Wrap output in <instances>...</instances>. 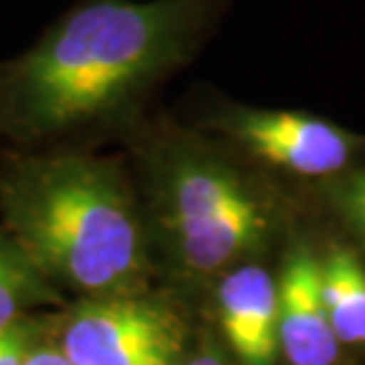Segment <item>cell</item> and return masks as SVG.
<instances>
[{
    "label": "cell",
    "mask_w": 365,
    "mask_h": 365,
    "mask_svg": "<svg viewBox=\"0 0 365 365\" xmlns=\"http://www.w3.org/2000/svg\"><path fill=\"white\" fill-rule=\"evenodd\" d=\"M232 0H74L0 60V138L12 150H83L195 60Z\"/></svg>",
    "instance_id": "cell-1"
},
{
    "label": "cell",
    "mask_w": 365,
    "mask_h": 365,
    "mask_svg": "<svg viewBox=\"0 0 365 365\" xmlns=\"http://www.w3.org/2000/svg\"><path fill=\"white\" fill-rule=\"evenodd\" d=\"M0 225L43 277L83 297L133 292L145 223L121 162L86 150L0 155Z\"/></svg>",
    "instance_id": "cell-2"
},
{
    "label": "cell",
    "mask_w": 365,
    "mask_h": 365,
    "mask_svg": "<svg viewBox=\"0 0 365 365\" xmlns=\"http://www.w3.org/2000/svg\"><path fill=\"white\" fill-rule=\"evenodd\" d=\"M140 162L162 235L187 273L221 271L264 240L268 216L257 190L195 135L150 138Z\"/></svg>",
    "instance_id": "cell-3"
},
{
    "label": "cell",
    "mask_w": 365,
    "mask_h": 365,
    "mask_svg": "<svg viewBox=\"0 0 365 365\" xmlns=\"http://www.w3.org/2000/svg\"><path fill=\"white\" fill-rule=\"evenodd\" d=\"M50 337L71 365H182L187 332L176 311L138 292L83 297Z\"/></svg>",
    "instance_id": "cell-4"
},
{
    "label": "cell",
    "mask_w": 365,
    "mask_h": 365,
    "mask_svg": "<svg viewBox=\"0 0 365 365\" xmlns=\"http://www.w3.org/2000/svg\"><path fill=\"white\" fill-rule=\"evenodd\" d=\"M216 121L250 155L304 178L341 173L359 148L354 133L320 116L292 109L232 107Z\"/></svg>",
    "instance_id": "cell-5"
},
{
    "label": "cell",
    "mask_w": 365,
    "mask_h": 365,
    "mask_svg": "<svg viewBox=\"0 0 365 365\" xmlns=\"http://www.w3.org/2000/svg\"><path fill=\"white\" fill-rule=\"evenodd\" d=\"M280 349L292 365H334L339 339L323 302V266L311 254H294L280 282Z\"/></svg>",
    "instance_id": "cell-6"
},
{
    "label": "cell",
    "mask_w": 365,
    "mask_h": 365,
    "mask_svg": "<svg viewBox=\"0 0 365 365\" xmlns=\"http://www.w3.org/2000/svg\"><path fill=\"white\" fill-rule=\"evenodd\" d=\"M218 318L242 365H273L280 351V294L261 266H242L218 284Z\"/></svg>",
    "instance_id": "cell-7"
},
{
    "label": "cell",
    "mask_w": 365,
    "mask_h": 365,
    "mask_svg": "<svg viewBox=\"0 0 365 365\" xmlns=\"http://www.w3.org/2000/svg\"><path fill=\"white\" fill-rule=\"evenodd\" d=\"M60 302V289L43 277L26 252L0 225V332L36 316V309Z\"/></svg>",
    "instance_id": "cell-8"
},
{
    "label": "cell",
    "mask_w": 365,
    "mask_h": 365,
    "mask_svg": "<svg viewBox=\"0 0 365 365\" xmlns=\"http://www.w3.org/2000/svg\"><path fill=\"white\" fill-rule=\"evenodd\" d=\"M323 302L339 344H365V271L346 250L323 264Z\"/></svg>",
    "instance_id": "cell-9"
},
{
    "label": "cell",
    "mask_w": 365,
    "mask_h": 365,
    "mask_svg": "<svg viewBox=\"0 0 365 365\" xmlns=\"http://www.w3.org/2000/svg\"><path fill=\"white\" fill-rule=\"evenodd\" d=\"M50 325L53 323L48 318L31 316L0 332V365H24L34 349L53 330Z\"/></svg>",
    "instance_id": "cell-10"
},
{
    "label": "cell",
    "mask_w": 365,
    "mask_h": 365,
    "mask_svg": "<svg viewBox=\"0 0 365 365\" xmlns=\"http://www.w3.org/2000/svg\"><path fill=\"white\" fill-rule=\"evenodd\" d=\"M339 204L344 209L349 223L365 240V169L356 171L344 180L339 190Z\"/></svg>",
    "instance_id": "cell-11"
},
{
    "label": "cell",
    "mask_w": 365,
    "mask_h": 365,
    "mask_svg": "<svg viewBox=\"0 0 365 365\" xmlns=\"http://www.w3.org/2000/svg\"><path fill=\"white\" fill-rule=\"evenodd\" d=\"M24 365H71V363L67 361V356H64L60 349H57L53 337L48 334V337L34 349L31 356H29Z\"/></svg>",
    "instance_id": "cell-12"
},
{
    "label": "cell",
    "mask_w": 365,
    "mask_h": 365,
    "mask_svg": "<svg viewBox=\"0 0 365 365\" xmlns=\"http://www.w3.org/2000/svg\"><path fill=\"white\" fill-rule=\"evenodd\" d=\"M182 365H228L225 363V359L218 351H214V349H200L197 354H192V356H187L185 359V363Z\"/></svg>",
    "instance_id": "cell-13"
}]
</instances>
